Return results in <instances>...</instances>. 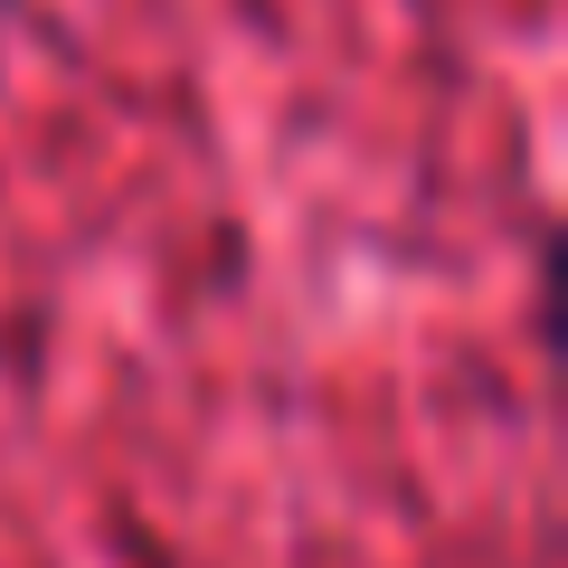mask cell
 Wrapping results in <instances>:
<instances>
[{
  "label": "cell",
  "mask_w": 568,
  "mask_h": 568,
  "mask_svg": "<svg viewBox=\"0 0 568 568\" xmlns=\"http://www.w3.org/2000/svg\"><path fill=\"white\" fill-rule=\"evenodd\" d=\"M0 10H10V0H0Z\"/></svg>",
  "instance_id": "cell-1"
}]
</instances>
